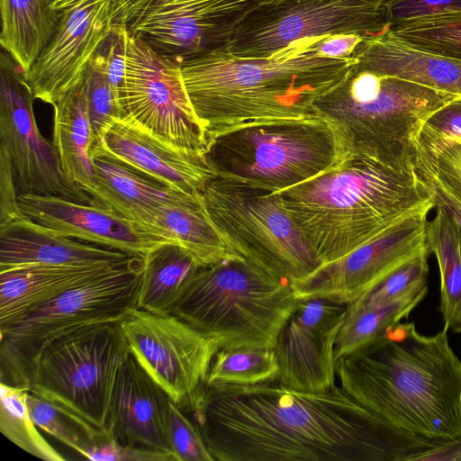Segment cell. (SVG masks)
<instances>
[{
    "mask_svg": "<svg viewBox=\"0 0 461 461\" xmlns=\"http://www.w3.org/2000/svg\"><path fill=\"white\" fill-rule=\"evenodd\" d=\"M130 354L120 322L79 329L42 350L29 391L107 431L116 377Z\"/></svg>",
    "mask_w": 461,
    "mask_h": 461,
    "instance_id": "9c48e42d",
    "label": "cell"
},
{
    "mask_svg": "<svg viewBox=\"0 0 461 461\" xmlns=\"http://www.w3.org/2000/svg\"><path fill=\"white\" fill-rule=\"evenodd\" d=\"M19 204L10 160L0 149V226L23 217Z\"/></svg>",
    "mask_w": 461,
    "mask_h": 461,
    "instance_id": "b9f144b4",
    "label": "cell"
},
{
    "mask_svg": "<svg viewBox=\"0 0 461 461\" xmlns=\"http://www.w3.org/2000/svg\"><path fill=\"white\" fill-rule=\"evenodd\" d=\"M416 460L461 461V438L441 440L417 456Z\"/></svg>",
    "mask_w": 461,
    "mask_h": 461,
    "instance_id": "bcb514c9",
    "label": "cell"
},
{
    "mask_svg": "<svg viewBox=\"0 0 461 461\" xmlns=\"http://www.w3.org/2000/svg\"><path fill=\"white\" fill-rule=\"evenodd\" d=\"M457 97L356 63L314 102L312 110L338 128L350 154L396 168L416 169L423 125Z\"/></svg>",
    "mask_w": 461,
    "mask_h": 461,
    "instance_id": "5b68a950",
    "label": "cell"
},
{
    "mask_svg": "<svg viewBox=\"0 0 461 461\" xmlns=\"http://www.w3.org/2000/svg\"><path fill=\"white\" fill-rule=\"evenodd\" d=\"M0 44L24 75L54 36L59 12L54 0H0Z\"/></svg>",
    "mask_w": 461,
    "mask_h": 461,
    "instance_id": "83f0119b",
    "label": "cell"
},
{
    "mask_svg": "<svg viewBox=\"0 0 461 461\" xmlns=\"http://www.w3.org/2000/svg\"><path fill=\"white\" fill-rule=\"evenodd\" d=\"M422 178L429 186L434 207L441 208L461 226V202L437 182Z\"/></svg>",
    "mask_w": 461,
    "mask_h": 461,
    "instance_id": "f6af8a7d",
    "label": "cell"
},
{
    "mask_svg": "<svg viewBox=\"0 0 461 461\" xmlns=\"http://www.w3.org/2000/svg\"><path fill=\"white\" fill-rule=\"evenodd\" d=\"M252 1L257 5V6H258V5L280 3L284 0H252Z\"/></svg>",
    "mask_w": 461,
    "mask_h": 461,
    "instance_id": "7dc6e473",
    "label": "cell"
},
{
    "mask_svg": "<svg viewBox=\"0 0 461 461\" xmlns=\"http://www.w3.org/2000/svg\"><path fill=\"white\" fill-rule=\"evenodd\" d=\"M87 459L95 461H171L167 456L153 450L122 446L113 438L99 444L89 454Z\"/></svg>",
    "mask_w": 461,
    "mask_h": 461,
    "instance_id": "7bdbcfd3",
    "label": "cell"
},
{
    "mask_svg": "<svg viewBox=\"0 0 461 461\" xmlns=\"http://www.w3.org/2000/svg\"><path fill=\"white\" fill-rule=\"evenodd\" d=\"M119 263L88 266L32 264L0 271V329L17 322L66 291L102 275Z\"/></svg>",
    "mask_w": 461,
    "mask_h": 461,
    "instance_id": "603a6c76",
    "label": "cell"
},
{
    "mask_svg": "<svg viewBox=\"0 0 461 461\" xmlns=\"http://www.w3.org/2000/svg\"><path fill=\"white\" fill-rule=\"evenodd\" d=\"M364 38L355 33L325 35L317 44L318 50L330 58H355L359 44Z\"/></svg>",
    "mask_w": 461,
    "mask_h": 461,
    "instance_id": "ee69618b",
    "label": "cell"
},
{
    "mask_svg": "<svg viewBox=\"0 0 461 461\" xmlns=\"http://www.w3.org/2000/svg\"><path fill=\"white\" fill-rule=\"evenodd\" d=\"M279 367L274 348H220L206 387L248 386L276 382Z\"/></svg>",
    "mask_w": 461,
    "mask_h": 461,
    "instance_id": "1f68e13d",
    "label": "cell"
},
{
    "mask_svg": "<svg viewBox=\"0 0 461 461\" xmlns=\"http://www.w3.org/2000/svg\"><path fill=\"white\" fill-rule=\"evenodd\" d=\"M347 305L322 298L297 300L274 348L279 384L312 393L336 386L335 342Z\"/></svg>",
    "mask_w": 461,
    "mask_h": 461,
    "instance_id": "ac0fdd59",
    "label": "cell"
},
{
    "mask_svg": "<svg viewBox=\"0 0 461 461\" xmlns=\"http://www.w3.org/2000/svg\"><path fill=\"white\" fill-rule=\"evenodd\" d=\"M119 106L122 118L172 148L203 155L209 149L205 130L186 93L180 63L128 31Z\"/></svg>",
    "mask_w": 461,
    "mask_h": 461,
    "instance_id": "8fae6325",
    "label": "cell"
},
{
    "mask_svg": "<svg viewBox=\"0 0 461 461\" xmlns=\"http://www.w3.org/2000/svg\"><path fill=\"white\" fill-rule=\"evenodd\" d=\"M389 32L415 49L461 61V12L409 21Z\"/></svg>",
    "mask_w": 461,
    "mask_h": 461,
    "instance_id": "e575fe53",
    "label": "cell"
},
{
    "mask_svg": "<svg viewBox=\"0 0 461 461\" xmlns=\"http://www.w3.org/2000/svg\"><path fill=\"white\" fill-rule=\"evenodd\" d=\"M138 308L157 314H172L194 276L203 267L180 245L166 242L142 258Z\"/></svg>",
    "mask_w": 461,
    "mask_h": 461,
    "instance_id": "f1b7e54d",
    "label": "cell"
},
{
    "mask_svg": "<svg viewBox=\"0 0 461 461\" xmlns=\"http://www.w3.org/2000/svg\"><path fill=\"white\" fill-rule=\"evenodd\" d=\"M151 231L180 245L202 267L243 258L211 219L201 193L175 191L155 210Z\"/></svg>",
    "mask_w": 461,
    "mask_h": 461,
    "instance_id": "d4e9b609",
    "label": "cell"
},
{
    "mask_svg": "<svg viewBox=\"0 0 461 461\" xmlns=\"http://www.w3.org/2000/svg\"><path fill=\"white\" fill-rule=\"evenodd\" d=\"M114 0H54L57 31L24 75L34 98L54 104L78 84L112 28Z\"/></svg>",
    "mask_w": 461,
    "mask_h": 461,
    "instance_id": "e0dca14e",
    "label": "cell"
},
{
    "mask_svg": "<svg viewBox=\"0 0 461 461\" xmlns=\"http://www.w3.org/2000/svg\"><path fill=\"white\" fill-rule=\"evenodd\" d=\"M53 146L66 176L86 192L94 186L93 135L83 79L53 104Z\"/></svg>",
    "mask_w": 461,
    "mask_h": 461,
    "instance_id": "4316f807",
    "label": "cell"
},
{
    "mask_svg": "<svg viewBox=\"0 0 461 461\" xmlns=\"http://www.w3.org/2000/svg\"><path fill=\"white\" fill-rule=\"evenodd\" d=\"M296 303L289 279L243 258L203 267L172 314L220 348H274Z\"/></svg>",
    "mask_w": 461,
    "mask_h": 461,
    "instance_id": "8992f818",
    "label": "cell"
},
{
    "mask_svg": "<svg viewBox=\"0 0 461 461\" xmlns=\"http://www.w3.org/2000/svg\"><path fill=\"white\" fill-rule=\"evenodd\" d=\"M167 436L175 461H214L196 423L171 399Z\"/></svg>",
    "mask_w": 461,
    "mask_h": 461,
    "instance_id": "f35d334b",
    "label": "cell"
},
{
    "mask_svg": "<svg viewBox=\"0 0 461 461\" xmlns=\"http://www.w3.org/2000/svg\"><path fill=\"white\" fill-rule=\"evenodd\" d=\"M90 150L178 192L203 194L207 183L216 176L204 155L172 148L126 118L113 121Z\"/></svg>",
    "mask_w": 461,
    "mask_h": 461,
    "instance_id": "ffe728a7",
    "label": "cell"
},
{
    "mask_svg": "<svg viewBox=\"0 0 461 461\" xmlns=\"http://www.w3.org/2000/svg\"><path fill=\"white\" fill-rule=\"evenodd\" d=\"M203 197L212 221L243 258L289 281L319 267L277 193L214 176Z\"/></svg>",
    "mask_w": 461,
    "mask_h": 461,
    "instance_id": "30bf717a",
    "label": "cell"
},
{
    "mask_svg": "<svg viewBox=\"0 0 461 461\" xmlns=\"http://www.w3.org/2000/svg\"><path fill=\"white\" fill-rule=\"evenodd\" d=\"M428 221V250L437 260L440 275V312L445 327L461 333V226L439 207Z\"/></svg>",
    "mask_w": 461,
    "mask_h": 461,
    "instance_id": "f546056e",
    "label": "cell"
},
{
    "mask_svg": "<svg viewBox=\"0 0 461 461\" xmlns=\"http://www.w3.org/2000/svg\"><path fill=\"white\" fill-rule=\"evenodd\" d=\"M191 413L214 461H415L438 442L393 427L337 385L206 387Z\"/></svg>",
    "mask_w": 461,
    "mask_h": 461,
    "instance_id": "6da1fadb",
    "label": "cell"
},
{
    "mask_svg": "<svg viewBox=\"0 0 461 461\" xmlns=\"http://www.w3.org/2000/svg\"><path fill=\"white\" fill-rule=\"evenodd\" d=\"M130 257L119 250L77 241L25 215L0 226V271L32 264L111 265Z\"/></svg>",
    "mask_w": 461,
    "mask_h": 461,
    "instance_id": "7402d4cb",
    "label": "cell"
},
{
    "mask_svg": "<svg viewBox=\"0 0 461 461\" xmlns=\"http://www.w3.org/2000/svg\"><path fill=\"white\" fill-rule=\"evenodd\" d=\"M324 36L297 40L264 58L239 57L224 47L180 62L209 144L236 129L314 113V102L357 62L321 54L317 44Z\"/></svg>",
    "mask_w": 461,
    "mask_h": 461,
    "instance_id": "7a4b0ae2",
    "label": "cell"
},
{
    "mask_svg": "<svg viewBox=\"0 0 461 461\" xmlns=\"http://www.w3.org/2000/svg\"><path fill=\"white\" fill-rule=\"evenodd\" d=\"M429 212L411 214L345 257L290 280L295 299L322 298L349 304L403 265L429 254L426 242Z\"/></svg>",
    "mask_w": 461,
    "mask_h": 461,
    "instance_id": "2e32d148",
    "label": "cell"
},
{
    "mask_svg": "<svg viewBox=\"0 0 461 461\" xmlns=\"http://www.w3.org/2000/svg\"><path fill=\"white\" fill-rule=\"evenodd\" d=\"M142 258L131 256L0 329V382L29 389L42 350L79 329L120 322L138 308Z\"/></svg>",
    "mask_w": 461,
    "mask_h": 461,
    "instance_id": "ba28073f",
    "label": "cell"
},
{
    "mask_svg": "<svg viewBox=\"0 0 461 461\" xmlns=\"http://www.w3.org/2000/svg\"><path fill=\"white\" fill-rule=\"evenodd\" d=\"M355 58L362 68L461 96L460 60L415 49L389 31L364 39Z\"/></svg>",
    "mask_w": 461,
    "mask_h": 461,
    "instance_id": "cb8c5ba5",
    "label": "cell"
},
{
    "mask_svg": "<svg viewBox=\"0 0 461 461\" xmlns=\"http://www.w3.org/2000/svg\"><path fill=\"white\" fill-rule=\"evenodd\" d=\"M26 387L1 383L0 430L2 434L27 453L47 461H64L40 434L32 420L27 403Z\"/></svg>",
    "mask_w": 461,
    "mask_h": 461,
    "instance_id": "836d02e7",
    "label": "cell"
},
{
    "mask_svg": "<svg viewBox=\"0 0 461 461\" xmlns=\"http://www.w3.org/2000/svg\"><path fill=\"white\" fill-rule=\"evenodd\" d=\"M252 0H114L112 23L123 25L177 62L224 48Z\"/></svg>",
    "mask_w": 461,
    "mask_h": 461,
    "instance_id": "4fadbf2b",
    "label": "cell"
},
{
    "mask_svg": "<svg viewBox=\"0 0 461 461\" xmlns=\"http://www.w3.org/2000/svg\"><path fill=\"white\" fill-rule=\"evenodd\" d=\"M457 139H461V96L438 109L427 120L420 133L416 158Z\"/></svg>",
    "mask_w": 461,
    "mask_h": 461,
    "instance_id": "ab89813d",
    "label": "cell"
},
{
    "mask_svg": "<svg viewBox=\"0 0 461 461\" xmlns=\"http://www.w3.org/2000/svg\"><path fill=\"white\" fill-rule=\"evenodd\" d=\"M427 293L428 285L381 305H366L358 300L348 304L335 342V360L359 350L407 318Z\"/></svg>",
    "mask_w": 461,
    "mask_h": 461,
    "instance_id": "4dcf8cb0",
    "label": "cell"
},
{
    "mask_svg": "<svg viewBox=\"0 0 461 461\" xmlns=\"http://www.w3.org/2000/svg\"><path fill=\"white\" fill-rule=\"evenodd\" d=\"M348 154L338 128L312 113L223 133L204 156L216 176L279 193L327 172Z\"/></svg>",
    "mask_w": 461,
    "mask_h": 461,
    "instance_id": "52a82bcc",
    "label": "cell"
},
{
    "mask_svg": "<svg viewBox=\"0 0 461 461\" xmlns=\"http://www.w3.org/2000/svg\"><path fill=\"white\" fill-rule=\"evenodd\" d=\"M33 99L23 71L2 50L0 149L10 160L18 195L56 196L84 204L101 203L63 172L53 144L38 129Z\"/></svg>",
    "mask_w": 461,
    "mask_h": 461,
    "instance_id": "9a60e30c",
    "label": "cell"
},
{
    "mask_svg": "<svg viewBox=\"0 0 461 461\" xmlns=\"http://www.w3.org/2000/svg\"><path fill=\"white\" fill-rule=\"evenodd\" d=\"M416 169L421 177L437 182L461 202V139L417 157Z\"/></svg>",
    "mask_w": 461,
    "mask_h": 461,
    "instance_id": "74e56055",
    "label": "cell"
},
{
    "mask_svg": "<svg viewBox=\"0 0 461 461\" xmlns=\"http://www.w3.org/2000/svg\"><path fill=\"white\" fill-rule=\"evenodd\" d=\"M84 83L93 142H95L113 121L122 118V113L106 76L91 62L85 72Z\"/></svg>",
    "mask_w": 461,
    "mask_h": 461,
    "instance_id": "d590c367",
    "label": "cell"
},
{
    "mask_svg": "<svg viewBox=\"0 0 461 461\" xmlns=\"http://www.w3.org/2000/svg\"><path fill=\"white\" fill-rule=\"evenodd\" d=\"M19 208L33 221L66 237L143 258L169 240L151 233L102 204H84L56 196L19 194Z\"/></svg>",
    "mask_w": 461,
    "mask_h": 461,
    "instance_id": "d6986e66",
    "label": "cell"
},
{
    "mask_svg": "<svg viewBox=\"0 0 461 461\" xmlns=\"http://www.w3.org/2000/svg\"><path fill=\"white\" fill-rule=\"evenodd\" d=\"M94 186L88 194L124 218L151 231L155 210L172 190L100 152L89 150Z\"/></svg>",
    "mask_w": 461,
    "mask_h": 461,
    "instance_id": "484cf974",
    "label": "cell"
},
{
    "mask_svg": "<svg viewBox=\"0 0 461 461\" xmlns=\"http://www.w3.org/2000/svg\"><path fill=\"white\" fill-rule=\"evenodd\" d=\"M169 401L131 353L116 377L106 430L122 446L153 450L175 461L167 436Z\"/></svg>",
    "mask_w": 461,
    "mask_h": 461,
    "instance_id": "44dd1931",
    "label": "cell"
},
{
    "mask_svg": "<svg viewBox=\"0 0 461 461\" xmlns=\"http://www.w3.org/2000/svg\"><path fill=\"white\" fill-rule=\"evenodd\" d=\"M277 194L319 266L434 208L417 169L396 168L361 154H348L327 172Z\"/></svg>",
    "mask_w": 461,
    "mask_h": 461,
    "instance_id": "277c9868",
    "label": "cell"
},
{
    "mask_svg": "<svg viewBox=\"0 0 461 461\" xmlns=\"http://www.w3.org/2000/svg\"><path fill=\"white\" fill-rule=\"evenodd\" d=\"M461 12V0H384L383 13L391 27L422 17Z\"/></svg>",
    "mask_w": 461,
    "mask_h": 461,
    "instance_id": "60d3db41",
    "label": "cell"
},
{
    "mask_svg": "<svg viewBox=\"0 0 461 461\" xmlns=\"http://www.w3.org/2000/svg\"><path fill=\"white\" fill-rule=\"evenodd\" d=\"M131 353L183 411L193 412L206 389L214 339L174 314L137 308L120 321Z\"/></svg>",
    "mask_w": 461,
    "mask_h": 461,
    "instance_id": "5bb4252c",
    "label": "cell"
},
{
    "mask_svg": "<svg viewBox=\"0 0 461 461\" xmlns=\"http://www.w3.org/2000/svg\"><path fill=\"white\" fill-rule=\"evenodd\" d=\"M384 0H284L258 5L234 29L226 49L243 58H264L308 37L355 33L364 39L390 30Z\"/></svg>",
    "mask_w": 461,
    "mask_h": 461,
    "instance_id": "7c38bea8",
    "label": "cell"
},
{
    "mask_svg": "<svg viewBox=\"0 0 461 461\" xmlns=\"http://www.w3.org/2000/svg\"><path fill=\"white\" fill-rule=\"evenodd\" d=\"M30 416L35 425L87 458L102 442L112 438L62 407L30 391L26 394Z\"/></svg>",
    "mask_w": 461,
    "mask_h": 461,
    "instance_id": "d6a6232c",
    "label": "cell"
},
{
    "mask_svg": "<svg viewBox=\"0 0 461 461\" xmlns=\"http://www.w3.org/2000/svg\"><path fill=\"white\" fill-rule=\"evenodd\" d=\"M339 386L393 427L431 440L461 438V361L447 329L398 322L336 361Z\"/></svg>",
    "mask_w": 461,
    "mask_h": 461,
    "instance_id": "3957f363",
    "label": "cell"
},
{
    "mask_svg": "<svg viewBox=\"0 0 461 461\" xmlns=\"http://www.w3.org/2000/svg\"><path fill=\"white\" fill-rule=\"evenodd\" d=\"M429 255V253L422 254L403 265L357 300L366 305H381L402 298L428 285Z\"/></svg>",
    "mask_w": 461,
    "mask_h": 461,
    "instance_id": "8d00e7d4",
    "label": "cell"
}]
</instances>
